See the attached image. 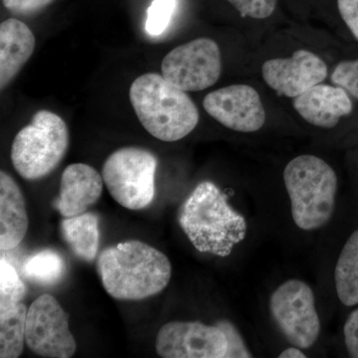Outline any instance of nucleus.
<instances>
[{
  "label": "nucleus",
  "mask_w": 358,
  "mask_h": 358,
  "mask_svg": "<svg viewBox=\"0 0 358 358\" xmlns=\"http://www.w3.org/2000/svg\"><path fill=\"white\" fill-rule=\"evenodd\" d=\"M103 288L120 301H141L164 291L171 281V264L159 250L129 240L103 249L96 259Z\"/></svg>",
  "instance_id": "nucleus-1"
},
{
  "label": "nucleus",
  "mask_w": 358,
  "mask_h": 358,
  "mask_svg": "<svg viewBox=\"0 0 358 358\" xmlns=\"http://www.w3.org/2000/svg\"><path fill=\"white\" fill-rule=\"evenodd\" d=\"M178 222L201 253L227 257L246 237L244 216L233 209L225 193L211 181L199 183L179 208Z\"/></svg>",
  "instance_id": "nucleus-2"
},
{
  "label": "nucleus",
  "mask_w": 358,
  "mask_h": 358,
  "mask_svg": "<svg viewBox=\"0 0 358 358\" xmlns=\"http://www.w3.org/2000/svg\"><path fill=\"white\" fill-rule=\"evenodd\" d=\"M129 101L143 128L157 140H182L199 124V110L189 96L157 73L136 78Z\"/></svg>",
  "instance_id": "nucleus-3"
},
{
  "label": "nucleus",
  "mask_w": 358,
  "mask_h": 358,
  "mask_svg": "<svg viewBox=\"0 0 358 358\" xmlns=\"http://www.w3.org/2000/svg\"><path fill=\"white\" fill-rule=\"evenodd\" d=\"M294 224L303 231L324 227L334 215L338 179L333 167L313 155L294 157L284 169Z\"/></svg>",
  "instance_id": "nucleus-4"
},
{
  "label": "nucleus",
  "mask_w": 358,
  "mask_h": 358,
  "mask_svg": "<svg viewBox=\"0 0 358 358\" xmlns=\"http://www.w3.org/2000/svg\"><path fill=\"white\" fill-rule=\"evenodd\" d=\"M68 148L69 131L62 117L50 110H38L14 138L11 162L21 178L37 180L59 166Z\"/></svg>",
  "instance_id": "nucleus-5"
},
{
  "label": "nucleus",
  "mask_w": 358,
  "mask_h": 358,
  "mask_svg": "<svg viewBox=\"0 0 358 358\" xmlns=\"http://www.w3.org/2000/svg\"><path fill=\"white\" fill-rule=\"evenodd\" d=\"M157 164V157L145 148H119L103 164V183L117 203L141 210L154 201Z\"/></svg>",
  "instance_id": "nucleus-6"
},
{
  "label": "nucleus",
  "mask_w": 358,
  "mask_h": 358,
  "mask_svg": "<svg viewBox=\"0 0 358 358\" xmlns=\"http://www.w3.org/2000/svg\"><path fill=\"white\" fill-rule=\"evenodd\" d=\"M271 315L285 338L296 348H312L319 338L320 320L313 289L298 279L282 282L271 294Z\"/></svg>",
  "instance_id": "nucleus-7"
},
{
  "label": "nucleus",
  "mask_w": 358,
  "mask_h": 358,
  "mask_svg": "<svg viewBox=\"0 0 358 358\" xmlns=\"http://www.w3.org/2000/svg\"><path fill=\"white\" fill-rule=\"evenodd\" d=\"M222 70L217 43L199 38L173 49L162 63V76L185 92L202 91L213 86Z\"/></svg>",
  "instance_id": "nucleus-8"
},
{
  "label": "nucleus",
  "mask_w": 358,
  "mask_h": 358,
  "mask_svg": "<svg viewBox=\"0 0 358 358\" xmlns=\"http://www.w3.org/2000/svg\"><path fill=\"white\" fill-rule=\"evenodd\" d=\"M25 343L32 352L47 358H70L77 343L70 331L69 317L58 301L41 294L28 308Z\"/></svg>",
  "instance_id": "nucleus-9"
},
{
  "label": "nucleus",
  "mask_w": 358,
  "mask_h": 358,
  "mask_svg": "<svg viewBox=\"0 0 358 358\" xmlns=\"http://www.w3.org/2000/svg\"><path fill=\"white\" fill-rule=\"evenodd\" d=\"M155 348L164 358H223L227 352V339L215 324L171 322L160 327Z\"/></svg>",
  "instance_id": "nucleus-10"
},
{
  "label": "nucleus",
  "mask_w": 358,
  "mask_h": 358,
  "mask_svg": "<svg viewBox=\"0 0 358 358\" xmlns=\"http://www.w3.org/2000/svg\"><path fill=\"white\" fill-rule=\"evenodd\" d=\"M203 108L224 127L239 133H254L266 122L260 95L248 85H231L207 94Z\"/></svg>",
  "instance_id": "nucleus-11"
},
{
  "label": "nucleus",
  "mask_w": 358,
  "mask_h": 358,
  "mask_svg": "<svg viewBox=\"0 0 358 358\" xmlns=\"http://www.w3.org/2000/svg\"><path fill=\"white\" fill-rule=\"evenodd\" d=\"M266 84L280 95L296 98L324 81L327 66L313 52L298 50L289 58H275L262 66Z\"/></svg>",
  "instance_id": "nucleus-12"
},
{
  "label": "nucleus",
  "mask_w": 358,
  "mask_h": 358,
  "mask_svg": "<svg viewBox=\"0 0 358 358\" xmlns=\"http://www.w3.org/2000/svg\"><path fill=\"white\" fill-rule=\"evenodd\" d=\"M103 186V176L93 166L70 164L63 171L60 192L52 206L64 218L80 215L100 199Z\"/></svg>",
  "instance_id": "nucleus-13"
},
{
  "label": "nucleus",
  "mask_w": 358,
  "mask_h": 358,
  "mask_svg": "<svg viewBox=\"0 0 358 358\" xmlns=\"http://www.w3.org/2000/svg\"><path fill=\"white\" fill-rule=\"evenodd\" d=\"M294 108L308 124L331 129L338 124L341 117L352 112L353 106L345 89L317 84L296 96Z\"/></svg>",
  "instance_id": "nucleus-14"
},
{
  "label": "nucleus",
  "mask_w": 358,
  "mask_h": 358,
  "mask_svg": "<svg viewBox=\"0 0 358 358\" xmlns=\"http://www.w3.org/2000/svg\"><path fill=\"white\" fill-rule=\"evenodd\" d=\"M29 220L24 195L6 171L0 173V249L16 248L24 239Z\"/></svg>",
  "instance_id": "nucleus-15"
},
{
  "label": "nucleus",
  "mask_w": 358,
  "mask_h": 358,
  "mask_svg": "<svg viewBox=\"0 0 358 358\" xmlns=\"http://www.w3.org/2000/svg\"><path fill=\"white\" fill-rule=\"evenodd\" d=\"M35 36L22 21L9 18L0 24V88L20 73L35 50Z\"/></svg>",
  "instance_id": "nucleus-16"
},
{
  "label": "nucleus",
  "mask_w": 358,
  "mask_h": 358,
  "mask_svg": "<svg viewBox=\"0 0 358 358\" xmlns=\"http://www.w3.org/2000/svg\"><path fill=\"white\" fill-rule=\"evenodd\" d=\"M99 223V216L92 212L61 221V235L80 260L93 262L98 256L101 237Z\"/></svg>",
  "instance_id": "nucleus-17"
},
{
  "label": "nucleus",
  "mask_w": 358,
  "mask_h": 358,
  "mask_svg": "<svg viewBox=\"0 0 358 358\" xmlns=\"http://www.w3.org/2000/svg\"><path fill=\"white\" fill-rule=\"evenodd\" d=\"M27 308L22 301L0 303V357H20L25 343Z\"/></svg>",
  "instance_id": "nucleus-18"
},
{
  "label": "nucleus",
  "mask_w": 358,
  "mask_h": 358,
  "mask_svg": "<svg viewBox=\"0 0 358 358\" xmlns=\"http://www.w3.org/2000/svg\"><path fill=\"white\" fill-rule=\"evenodd\" d=\"M334 282L343 305H358V229L350 235L341 249L334 270Z\"/></svg>",
  "instance_id": "nucleus-19"
},
{
  "label": "nucleus",
  "mask_w": 358,
  "mask_h": 358,
  "mask_svg": "<svg viewBox=\"0 0 358 358\" xmlns=\"http://www.w3.org/2000/svg\"><path fill=\"white\" fill-rule=\"evenodd\" d=\"M65 268L64 259L57 251L45 249L27 258L23 265V274L34 284L52 286L62 279Z\"/></svg>",
  "instance_id": "nucleus-20"
},
{
  "label": "nucleus",
  "mask_w": 358,
  "mask_h": 358,
  "mask_svg": "<svg viewBox=\"0 0 358 358\" xmlns=\"http://www.w3.org/2000/svg\"><path fill=\"white\" fill-rule=\"evenodd\" d=\"M26 294L24 282L6 258L0 259V303H17Z\"/></svg>",
  "instance_id": "nucleus-21"
},
{
  "label": "nucleus",
  "mask_w": 358,
  "mask_h": 358,
  "mask_svg": "<svg viewBox=\"0 0 358 358\" xmlns=\"http://www.w3.org/2000/svg\"><path fill=\"white\" fill-rule=\"evenodd\" d=\"M176 8V0H152L148 9L145 30L150 36H159L166 32Z\"/></svg>",
  "instance_id": "nucleus-22"
},
{
  "label": "nucleus",
  "mask_w": 358,
  "mask_h": 358,
  "mask_svg": "<svg viewBox=\"0 0 358 358\" xmlns=\"http://www.w3.org/2000/svg\"><path fill=\"white\" fill-rule=\"evenodd\" d=\"M331 81L358 100V59L339 63L331 74Z\"/></svg>",
  "instance_id": "nucleus-23"
},
{
  "label": "nucleus",
  "mask_w": 358,
  "mask_h": 358,
  "mask_svg": "<svg viewBox=\"0 0 358 358\" xmlns=\"http://www.w3.org/2000/svg\"><path fill=\"white\" fill-rule=\"evenodd\" d=\"M225 334L227 339V352L226 358H250L253 357L247 348L244 339L240 334L236 327L229 320H218L215 324Z\"/></svg>",
  "instance_id": "nucleus-24"
},
{
  "label": "nucleus",
  "mask_w": 358,
  "mask_h": 358,
  "mask_svg": "<svg viewBox=\"0 0 358 358\" xmlns=\"http://www.w3.org/2000/svg\"><path fill=\"white\" fill-rule=\"evenodd\" d=\"M242 16L255 20L270 17L277 6V0H227Z\"/></svg>",
  "instance_id": "nucleus-25"
},
{
  "label": "nucleus",
  "mask_w": 358,
  "mask_h": 358,
  "mask_svg": "<svg viewBox=\"0 0 358 358\" xmlns=\"http://www.w3.org/2000/svg\"><path fill=\"white\" fill-rule=\"evenodd\" d=\"M343 336L350 357L358 358V308L346 319L343 327Z\"/></svg>",
  "instance_id": "nucleus-26"
},
{
  "label": "nucleus",
  "mask_w": 358,
  "mask_h": 358,
  "mask_svg": "<svg viewBox=\"0 0 358 358\" xmlns=\"http://www.w3.org/2000/svg\"><path fill=\"white\" fill-rule=\"evenodd\" d=\"M1 1L3 6L11 13L33 14L48 6L54 0H1Z\"/></svg>",
  "instance_id": "nucleus-27"
},
{
  "label": "nucleus",
  "mask_w": 358,
  "mask_h": 358,
  "mask_svg": "<svg viewBox=\"0 0 358 358\" xmlns=\"http://www.w3.org/2000/svg\"><path fill=\"white\" fill-rule=\"evenodd\" d=\"M339 13L358 40V0H338Z\"/></svg>",
  "instance_id": "nucleus-28"
},
{
  "label": "nucleus",
  "mask_w": 358,
  "mask_h": 358,
  "mask_svg": "<svg viewBox=\"0 0 358 358\" xmlns=\"http://www.w3.org/2000/svg\"><path fill=\"white\" fill-rule=\"evenodd\" d=\"M301 348H287L286 350L281 352V355H279V358H306L307 355H305L303 352H301Z\"/></svg>",
  "instance_id": "nucleus-29"
}]
</instances>
